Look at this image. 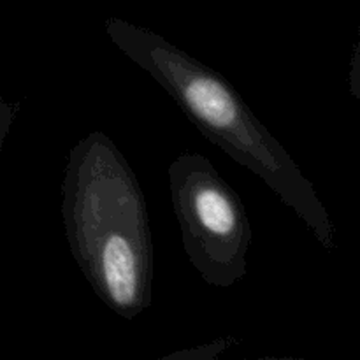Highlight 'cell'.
I'll return each mask as SVG.
<instances>
[{
	"label": "cell",
	"mask_w": 360,
	"mask_h": 360,
	"mask_svg": "<svg viewBox=\"0 0 360 360\" xmlns=\"http://www.w3.org/2000/svg\"><path fill=\"white\" fill-rule=\"evenodd\" d=\"M62 218L70 253L97 297L125 320L150 308L153 241L146 199L127 158L101 130L70 150Z\"/></svg>",
	"instance_id": "cell-1"
},
{
	"label": "cell",
	"mask_w": 360,
	"mask_h": 360,
	"mask_svg": "<svg viewBox=\"0 0 360 360\" xmlns=\"http://www.w3.org/2000/svg\"><path fill=\"white\" fill-rule=\"evenodd\" d=\"M104 28L109 41L174 98L207 141L262 179L323 248H336L338 229L313 183L220 72L150 28L122 18H108Z\"/></svg>",
	"instance_id": "cell-2"
},
{
	"label": "cell",
	"mask_w": 360,
	"mask_h": 360,
	"mask_svg": "<svg viewBox=\"0 0 360 360\" xmlns=\"http://www.w3.org/2000/svg\"><path fill=\"white\" fill-rule=\"evenodd\" d=\"M167 174L190 264L211 287H234L248 276L253 239L241 197L200 153L176 157Z\"/></svg>",
	"instance_id": "cell-3"
},
{
	"label": "cell",
	"mask_w": 360,
	"mask_h": 360,
	"mask_svg": "<svg viewBox=\"0 0 360 360\" xmlns=\"http://www.w3.org/2000/svg\"><path fill=\"white\" fill-rule=\"evenodd\" d=\"M232 338H221V340H217L211 345H204V347L195 348V350H185L179 352V354H171L167 355V359L179 357V359H217L221 352L227 350L232 345Z\"/></svg>",
	"instance_id": "cell-4"
}]
</instances>
